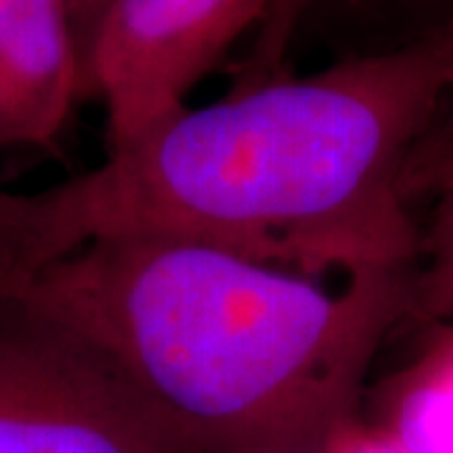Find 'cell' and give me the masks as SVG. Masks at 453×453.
<instances>
[{
    "instance_id": "6da1fadb",
    "label": "cell",
    "mask_w": 453,
    "mask_h": 453,
    "mask_svg": "<svg viewBox=\"0 0 453 453\" xmlns=\"http://www.w3.org/2000/svg\"><path fill=\"white\" fill-rule=\"evenodd\" d=\"M451 91L453 18L315 73L237 83L53 187L68 242L166 234L308 277L411 267L401 174Z\"/></svg>"
},
{
    "instance_id": "7a4b0ae2",
    "label": "cell",
    "mask_w": 453,
    "mask_h": 453,
    "mask_svg": "<svg viewBox=\"0 0 453 453\" xmlns=\"http://www.w3.org/2000/svg\"><path fill=\"white\" fill-rule=\"evenodd\" d=\"M411 267L340 290L166 234H106L18 290L91 340L189 453H323L408 320Z\"/></svg>"
},
{
    "instance_id": "3957f363",
    "label": "cell",
    "mask_w": 453,
    "mask_h": 453,
    "mask_svg": "<svg viewBox=\"0 0 453 453\" xmlns=\"http://www.w3.org/2000/svg\"><path fill=\"white\" fill-rule=\"evenodd\" d=\"M310 0H109L83 58V98L106 104L109 151L159 129L222 64L252 26V83L280 73V58Z\"/></svg>"
},
{
    "instance_id": "277c9868",
    "label": "cell",
    "mask_w": 453,
    "mask_h": 453,
    "mask_svg": "<svg viewBox=\"0 0 453 453\" xmlns=\"http://www.w3.org/2000/svg\"><path fill=\"white\" fill-rule=\"evenodd\" d=\"M0 453H189L111 357L0 292Z\"/></svg>"
},
{
    "instance_id": "5b68a950",
    "label": "cell",
    "mask_w": 453,
    "mask_h": 453,
    "mask_svg": "<svg viewBox=\"0 0 453 453\" xmlns=\"http://www.w3.org/2000/svg\"><path fill=\"white\" fill-rule=\"evenodd\" d=\"M83 101L65 0H0V151L50 146Z\"/></svg>"
},
{
    "instance_id": "8992f818",
    "label": "cell",
    "mask_w": 453,
    "mask_h": 453,
    "mask_svg": "<svg viewBox=\"0 0 453 453\" xmlns=\"http://www.w3.org/2000/svg\"><path fill=\"white\" fill-rule=\"evenodd\" d=\"M408 210L426 204L411 270L408 320L453 323V91L411 149L401 174Z\"/></svg>"
},
{
    "instance_id": "52a82bcc",
    "label": "cell",
    "mask_w": 453,
    "mask_h": 453,
    "mask_svg": "<svg viewBox=\"0 0 453 453\" xmlns=\"http://www.w3.org/2000/svg\"><path fill=\"white\" fill-rule=\"evenodd\" d=\"M71 252L53 189H0V292L23 290L50 262Z\"/></svg>"
},
{
    "instance_id": "ba28073f",
    "label": "cell",
    "mask_w": 453,
    "mask_h": 453,
    "mask_svg": "<svg viewBox=\"0 0 453 453\" xmlns=\"http://www.w3.org/2000/svg\"><path fill=\"white\" fill-rule=\"evenodd\" d=\"M323 453H416L405 446L398 436L375 426V423L360 421L348 426Z\"/></svg>"
},
{
    "instance_id": "9c48e42d",
    "label": "cell",
    "mask_w": 453,
    "mask_h": 453,
    "mask_svg": "<svg viewBox=\"0 0 453 453\" xmlns=\"http://www.w3.org/2000/svg\"><path fill=\"white\" fill-rule=\"evenodd\" d=\"M68 5V16H71V26H73V35H76V49H79V58H81V73H83V58L91 43V35L96 31L98 20L104 16L109 0H65Z\"/></svg>"
},
{
    "instance_id": "30bf717a",
    "label": "cell",
    "mask_w": 453,
    "mask_h": 453,
    "mask_svg": "<svg viewBox=\"0 0 453 453\" xmlns=\"http://www.w3.org/2000/svg\"><path fill=\"white\" fill-rule=\"evenodd\" d=\"M356 3H378V0H356Z\"/></svg>"
},
{
    "instance_id": "8fae6325",
    "label": "cell",
    "mask_w": 453,
    "mask_h": 453,
    "mask_svg": "<svg viewBox=\"0 0 453 453\" xmlns=\"http://www.w3.org/2000/svg\"><path fill=\"white\" fill-rule=\"evenodd\" d=\"M451 342H453V340H451Z\"/></svg>"
}]
</instances>
